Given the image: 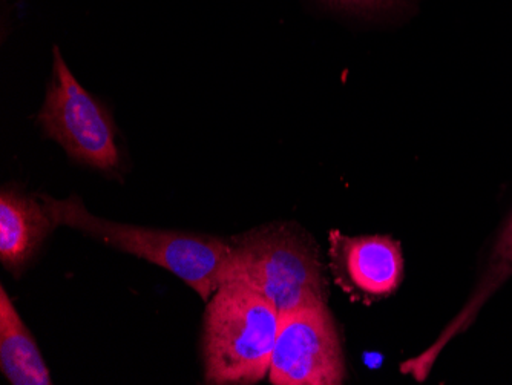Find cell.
<instances>
[{
	"instance_id": "cell-6",
	"label": "cell",
	"mask_w": 512,
	"mask_h": 385,
	"mask_svg": "<svg viewBox=\"0 0 512 385\" xmlns=\"http://www.w3.org/2000/svg\"><path fill=\"white\" fill-rule=\"evenodd\" d=\"M329 267L336 286L352 301L371 304L391 297L404 281L401 243L388 235L329 232Z\"/></svg>"
},
{
	"instance_id": "cell-9",
	"label": "cell",
	"mask_w": 512,
	"mask_h": 385,
	"mask_svg": "<svg viewBox=\"0 0 512 385\" xmlns=\"http://www.w3.org/2000/svg\"><path fill=\"white\" fill-rule=\"evenodd\" d=\"M512 275V212L508 220L505 221L496 243H494L493 251L488 258V266H486L485 274L477 286L476 292L470 298L459 315L454 316V320L445 327L442 335L445 338L453 339L463 330H467L468 326L473 323L479 310L482 309L486 300L508 280Z\"/></svg>"
},
{
	"instance_id": "cell-3",
	"label": "cell",
	"mask_w": 512,
	"mask_h": 385,
	"mask_svg": "<svg viewBox=\"0 0 512 385\" xmlns=\"http://www.w3.org/2000/svg\"><path fill=\"white\" fill-rule=\"evenodd\" d=\"M279 320L260 293L234 281L221 284L204 313L206 384L252 385L269 376Z\"/></svg>"
},
{
	"instance_id": "cell-10",
	"label": "cell",
	"mask_w": 512,
	"mask_h": 385,
	"mask_svg": "<svg viewBox=\"0 0 512 385\" xmlns=\"http://www.w3.org/2000/svg\"><path fill=\"white\" fill-rule=\"evenodd\" d=\"M338 10L352 13H376L390 7L394 0H324Z\"/></svg>"
},
{
	"instance_id": "cell-8",
	"label": "cell",
	"mask_w": 512,
	"mask_h": 385,
	"mask_svg": "<svg viewBox=\"0 0 512 385\" xmlns=\"http://www.w3.org/2000/svg\"><path fill=\"white\" fill-rule=\"evenodd\" d=\"M0 369L13 385H51L36 339L23 323L16 307L0 289Z\"/></svg>"
},
{
	"instance_id": "cell-2",
	"label": "cell",
	"mask_w": 512,
	"mask_h": 385,
	"mask_svg": "<svg viewBox=\"0 0 512 385\" xmlns=\"http://www.w3.org/2000/svg\"><path fill=\"white\" fill-rule=\"evenodd\" d=\"M224 283H241L266 298L279 315L329 303V281L315 241L295 224L273 223L229 240Z\"/></svg>"
},
{
	"instance_id": "cell-1",
	"label": "cell",
	"mask_w": 512,
	"mask_h": 385,
	"mask_svg": "<svg viewBox=\"0 0 512 385\" xmlns=\"http://www.w3.org/2000/svg\"><path fill=\"white\" fill-rule=\"evenodd\" d=\"M40 200L54 228L68 226L119 251L157 264L192 287L204 301L211 300L223 284L232 251L229 241L223 238L103 220L94 217L77 197L56 200L42 195Z\"/></svg>"
},
{
	"instance_id": "cell-7",
	"label": "cell",
	"mask_w": 512,
	"mask_h": 385,
	"mask_svg": "<svg viewBox=\"0 0 512 385\" xmlns=\"http://www.w3.org/2000/svg\"><path fill=\"white\" fill-rule=\"evenodd\" d=\"M54 229L42 200L4 188L0 194V261L17 274Z\"/></svg>"
},
{
	"instance_id": "cell-5",
	"label": "cell",
	"mask_w": 512,
	"mask_h": 385,
	"mask_svg": "<svg viewBox=\"0 0 512 385\" xmlns=\"http://www.w3.org/2000/svg\"><path fill=\"white\" fill-rule=\"evenodd\" d=\"M269 381L273 385H339L345 381L341 336L329 303L281 315Z\"/></svg>"
},
{
	"instance_id": "cell-4",
	"label": "cell",
	"mask_w": 512,
	"mask_h": 385,
	"mask_svg": "<svg viewBox=\"0 0 512 385\" xmlns=\"http://www.w3.org/2000/svg\"><path fill=\"white\" fill-rule=\"evenodd\" d=\"M37 122L74 162L106 174H117L122 168L119 131L111 112L80 85L59 47H54L53 76Z\"/></svg>"
}]
</instances>
